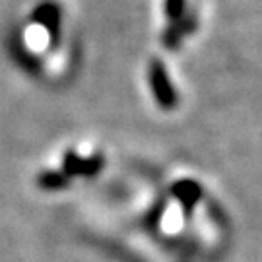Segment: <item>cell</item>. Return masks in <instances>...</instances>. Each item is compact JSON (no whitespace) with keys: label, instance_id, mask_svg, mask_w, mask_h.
Listing matches in <instances>:
<instances>
[{"label":"cell","instance_id":"obj_3","mask_svg":"<svg viewBox=\"0 0 262 262\" xmlns=\"http://www.w3.org/2000/svg\"><path fill=\"white\" fill-rule=\"evenodd\" d=\"M39 183L47 188H56V187H62V185H64V179L60 177V175H55V173H49V175H45Z\"/></svg>","mask_w":262,"mask_h":262},{"label":"cell","instance_id":"obj_2","mask_svg":"<svg viewBox=\"0 0 262 262\" xmlns=\"http://www.w3.org/2000/svg\"><path fill=\"white\" fill-rule=\"evenodd\" d=\"M175 192H177L179 200H183L187 208L192 206L198 200V196H200V188H198V185H194L192 181H183V183H179L177 187H175Z\"/></svg>","mask_w":262,"mask_h":262},{"label":"cell","instance_id":"obj_1","mask_svg":"<svg viewBox=\"0 0 262 262\" xmlns=\"http://www.w3.org/2000/svg\"><path fill=\"white\" fill-rule=\"evenodd\" d=\"M151 84H154V94H156L161 107L169 109V107L175 105V92H173V88L169 84L167 74L158 64L151 68Z\"/></svg>","mask_w":262,"mask_h":262}]
</instances>
